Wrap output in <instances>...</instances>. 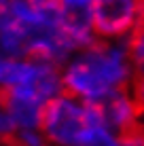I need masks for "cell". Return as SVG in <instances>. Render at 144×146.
<instances>
[{
  "instance_id": "9",
  "label": "cell",
  "mask_w": 144,
  "mask_h": 146,
  "mask_svg": "<svg viewBox=\"0 0 144 146\" xmlns=\"http://www.w3.org/2000/svg\"><path fill=\"white\" fill-rule=\"evenodd\" d=\"M11 4H13V0H0V13H2V11H7V9L11 7Z\"/></svg>"
},
{
  "instance_id": "7",
  "label": "cell",
  "mask_w": 144,
  "mask_h": 146,
  "mask_svg": "<svg viewBox=\"0 0 144 146\" xmlns=\"http://www.w3.org/2000/svg\"><path fill=\"white\" fill-rule=\"evenodd\" d=\"M119 146H144V129H142V125L119 135Z\"/></svg>"
},
{
  "instance_id": "3",
  "label": "cell",
  "mask_w": 144,
  "mask_h": 146,
  "mask_svg": "<svg viewBox=\"0 0 144 146\" xmlns=\"http://www.w3.org/2000/svg\"><path fill=\"white\" fill-rule=\"evenodd\" d=\"M89 9L100 40H127L144 21V0H91Z\"/></svg>"
},
{
  "instance_id": "5",
  "label": "cell",
  "mask_w": 144,
  "mask_h": 146,
  "mask_svg": "<svg viewBox=\"0 0 144 146\" xmlns=\"http://www.w3.org/2000/svg\"><path fill=\"white\" fill-rule=\"evenodd\" d=\"M127 49L133 64V83L144 85V21L127 38Z\"/></svg>"
},
{
  "instance_id": "6",
  "label": "cell",
  "mask_w": 144,
  "mask_h": 146,
  "mask_svg": "<svg viewBox=\"0 0 144 146\" xmlns=\"http://www.w3.org/2000/svg\"><path fill=\"white\" fill-rule=\"evenodd\" d=\"M72 146H119V135L106 127H91L78 135Z\"/></svg>"
},
{
  "instance_id": "10",
  "label": "cell",
  "mask_w": 144,
  "mask_h": 146,
  "mask_svg": "<svg viewBox=\"0 0 144 146\" xmlns=\"http://www.w3.org/2000/svg\"><path fill=\"white\" fill-rule=\"evenodd\" d=\"M140 125H142V129H144V112H142V119H140Z\"/></svg>"
},
{
  "instance_id": "1",
  "label": "cell",
  "mask_w": 144,
  "mask_h": 146,
  "mask_svg": "<svg viewBox=\"0 0 144 146\" xmlns=\"http://www.w3.org/2000/svg\"><path fill=\"white\" fill-rule=\"evenodd\" d=\"M133 64L127 40H100L81 51L62 74V91L68 98L93 102L131 87Z\"/></svg>"
},
{
  "instance_id": "4",
  "label": "cell",
  "mask_w": 144,
  "mask_h": 146,
  "mask_svg": "<svg viewBox=\"0 0 144 146\" xmlns=\"http://www.w3.org/2000/svg\"><path fill=\"white\" fill-rule=\"evenodd\" d=\"M44 104L21 85H0V108L17 129H38Z\"/></svg>"
},
{
  "instance_id": "2",
  "label": "cell",
  "mask_w": 144,
  "mask_h": 146,
  "mask_svg": "<svg viewBox=\"0 0 144 146\" xmlns=\"http://www.w3.org/2000/svg\"><path fill=\"white\" fill-rule=\"evenodd\" d=\"M38 129L49 140V144L72 146L78 135L91 129V123L85 104L62 93L44 104Z\"/></svg>"
},
{
  "instance_id": "8",
  "label": "cell",
  "mask_w": 144,
  "mask_h": 146,
  "mask_svg": "<svg viewBox=\"0 0 144 146\" xmlns=\"http://www.w3.org/2000/svg\"><path fill=\"white\" fill-rule=\"evenodd\" d=\"M64 7H91V0H62Z\"/></svg>"
}]
</instances>
